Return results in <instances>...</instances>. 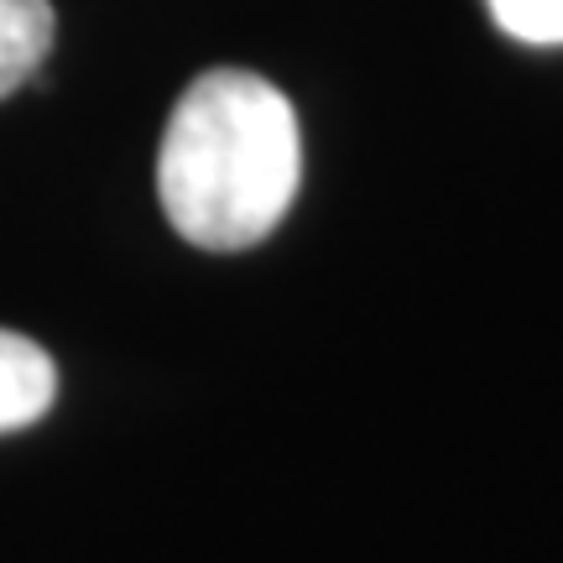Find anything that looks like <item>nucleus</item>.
I'll return each instance as SVG.
<instances>
[{
    "instance_id": "nucleus-1",
    "label": "nucleus",
    "mask_w": 563,
    "mask_h": 563,
    "mask_svg": "<svg viewBox=\"0 0 563 563\" xmlns=\"http://www.w3.org/2000/svg\"><path fill=\"white\" fill-rule=\"evenodd\" d=\"M302 141L292 100L245 68H209L183 89L157 152V199L199 251H251L292 209Z\"/></svg>"
},
{
    "instance_id": "nucleus-2",
    "label": "nucleus",
    "mask_w": 563,
    "mask_h": 563,
    "mask_svg": "<svg viewBox=\"0 0 563 563\" xmlns=\"http://www.w3.org/2000/svg\"><path fill=\"white\" fill-rule=\"evenodd\" d=\"M58 397V365L26 334L0 329V433H16L53 407Z\"/></svg>"
},
{
    "instance_id": "nucleus-3",
    "label": "nucleus",
    "mask_w": 563,
    "mask_h": 563,
    "mask_svg": "<svg viewBox=\"0 0 563 563\" xmlns=\"http://www.w3.org/2000/svg\"><path fill=\"white\" fill-rule=\"evenodd\" d=\"M58 16L47 0H0V100L32 79L53 47Z\"/></svg>"
},
{
    "instance_id": "nucleus-4",
    "label": "nucleus",
    "mask_w": 563,
    "mask_h": 563,
    "mask_svg": "<svg viewBox=\"0 0 563 563\" xmlns=\"http://www.w3.org/2000/svg\"><path fill=\"white\" fill-rule=\"evenodd\" d=\"M506 37L532 42V47H559L563 42V0H485Z\"/></svg>"
}]
</instances>
